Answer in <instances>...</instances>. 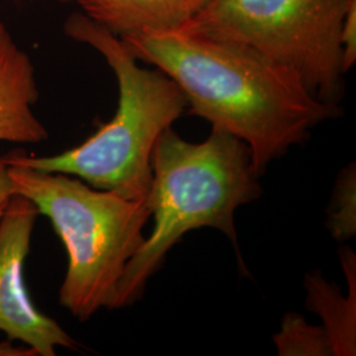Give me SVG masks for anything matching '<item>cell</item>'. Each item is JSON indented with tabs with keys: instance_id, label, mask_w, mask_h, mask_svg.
Segmentation results:
<instances>
[{
	"instance_id": "cell-1",
	"label": "cell",
	"mask_w": 356,
	"mask_h": 356,
	"mask_svg": "<svg viewBox=\"0 0 356 356\" xmlns=\"http://www.w3.org/2000/svg\"><path fill=\"white\" fill-rule=\"evenodd\" d=\"M120 40L177 85L188 114L244 141L260 176L313 128L342 115L339 104L321 101L291 70L245 47L189 29Z\"/></svg>"
},
{
	"instance_id": "cell-2",
	"label": "cell",
	"mask_w": 356,
	"mask_h": 356,
	"mask_svg": "<svg viewBox=\"0 0 356 356\" xmlns=\"http://www.w3.org/2000/svg\"><path fill=\"white\" fill-rule=\"evenodd\" d=\"M259 177L250 147L229 132L213 128L206 140L191 143L165 129L152 153L147 197L152 232L128 261L113 309L140 300L166 254L189 231L216 229L236 245L235 213L261 195Z\"/></svg>"
},
{
	"instance_id": "cell-3",
	"label": "cell",
	"mask_w": 356,
	"mask_h": 356,
	"mask_svg": "<svg viewBox=\"0 0 356 356\" xmlns=\"http://www.w3.org/2000/svg\"><path fill=\"white\" fill-rule=\"evenodd\" d=\"M64 28L69 38L99 51L113 69L119 89L116 113L88 140L72 149L47 157L17 149L3 160L70 175L95 189L147 202L153 148L163 132L186 111V98L161 70L141 67L120 38L85 13L69 16Z\"/></svg>"
},
{
	"instance_id": "cell-4",
	"label": "cell",
	"mask_w": 356,
	"mask_h": 356,
	"mask_svg": "<svg viewBox=\"0 0 356 356\" xmlns=\"http://www.w3.org/2000/svg\"><path fill=\"white\" fill-rule=\"evenodd\" d=\"M7 170L13 194L35 204L64 243L67 269L60 304L79 321L113 309L126 266L145 241L147 202L95 189L65 173L19 164H7Z\"/></svg>"
},
{
	"instance_id": "cell-5",
	"label": "cell",
	"mask_w": 356,
	"mask_h": 356,
	"mask_svg": "<svg viewBox=\"0 0 356 356\" xmlns=\"http://www.w3.org/2000/svg\"><path fill=\"white\" fill-rule=\"evenodd\" d=\"M353 0H213L184 29L245 47L323 102L343 97L341 33Z\"/></svg>"
},
{
	"instance_id": "cell-6",
	"label": "cell",
	"mask_w": 356,
	"mask_h": 356,
	"mask_svg": "<svg viewBox=\"0 0 356 356\" xmlns=\"http://www.w3.org/2000/svg\"><path fill=\"white\" fill-rule=\"evenodd\" d=\"M38 216L35 204L13 194L0 218V331L36 356H54L57 347L76 351L79 343L38 310L26 289L24 266Z\"/></svg>"
},
{
	"instance_id": "cell-7",
	"label": "cell",
	"mask_w": 356,
	"mask_h": 356,
	"mask_svg": "<svg viewBox=\"0 0 356 356\" xmlns=\"http://www.w3.org/2000/svg\"><path fill=\"white\" fill-rule=\"evenodd\" d=\"M38 99L33 63L0 23V141L38 144L49 138L33 113Z\"/></svg>"
},
{
	"instance_id": "cell-8",
	"label": "cell",
	"mask_w": 356,
	"mask_h": 356,
	"mask_svg": "<svg viewBox=\"0 0 356 356\" xmlns=\"http://www.w3.org/2000/svg\"><path fill=\"white\" fill-rule=\"evenodd\" d=\"M119 38L181 31L213 0H61Z\"/></svg>"
},
{
	"instance_id": "cell-9",
	"label": "cell",
	"mask_w": 356,
	"mask_h": 356,
	"mask_svg": "<svg viewBox=\"0 0 356 356\" xmlns=\"http://www.w3.org/2000/svg\"><path fill=\"white\" fill-rule=\"evenodd\" d=\"M348 294L343 297L337 284L326 280L321 270L306 275V306L322 319L330 341L332 356L356 354V256L348 247L339 251Z\"/></svg>"
},
{
	"instance_id": "cell-10",
	"label": "cell",
	"mask_w": 356,
	"mask_h": 356,
	"mask_svg": "<svg viewBox=\"0 0 356 356\" xmlns=\"http://www.w3.org/2000/svg\"><path fill=\"white\" fill-rule=\"evenodd\" d=\"M273 342L280 356H332L325 329L310 325L305 317L296 313L284 317Z\"/></svg>"
},
{
	"instance_id": "cell-11",
	"label": "cell",
	"mask_w": 356,
	"mask_h": 356,
	"mask_svg": "<svg viewBox=\"0 0 356 356\" xmlns=\"http://www.w3.org/2000/svg\"><path fill=\"white\" fill-rule=\"evenodd\" d=\"M326 227L338 242H346L356 234L355 163L343 168L335 182L327 209Z\"/></svg>"
},
{
	"instance_id": "cell-12",
	"label": "cell",
	"mask_w": 356,
	"mask_h": 356,
	"mask_svg": "<svg viewBox=\"0 0 356 356\" xmlns=\"http://www.w3.org/2000/svg\"><path fill=\"white\" fill-rule=\"evenodd\" d=\"M342 66L344 74L354 66L356 61V0H353L344 15L342 33Z\"/></svg>"
},
{
	"instance_id": "cell-13",
	"label": "cell",
	"mask_w": 356,
	"mask_h": 356,
	"mask_svg": "<svg viewBox=\"0 0 356 356\" xmlns=\"http://www.w3.org/2000/svg\"><path fill=\"white\" fill-rule=\"evenodd\" d=\"M13 195V184L8 177L7 164L4 163L3 157H1L0 159V218L3 216V211Z\"/></svg>"
},
{
	"instance_id": "cell-14",
	"label": "cell",
	"mask_w": 356,
	"mask_h": 356,
	"mask_svg": "<svg viewBox=\"0 0 356 356\" xmlns=\"http://www.w3.org/2000/svg\"><path fill=\"white\" fill-rule=\"evenodd\" d=\"M0 356H36L35 351L26 346H15L13 342H0Z\"/></svg>"
}]
</instances>
